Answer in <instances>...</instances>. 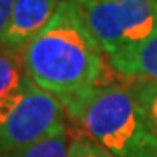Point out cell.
<instances>
[{
    "mask_svg": "<svg viewBox=\"0 0 157 157\" xmlns=\"http://www.w3.org/2000/svg\"><path fill=\"white\" fill-rule=\"evenodd\" d=\"M65 128L63 103L30 80L0 100V157L14 155Z\"/></svg>",
    "mask_w": 157,
    "mask_h": 157,
    "instance_id": "3",
    "label": "cell"
},
{
    "mask_svg": "<svg viewBox=\"0 0 157 157\" xmlns=\"http://www.w3.org/2000/svg\"><path fill=\"white\" fill-rule=\"evenodd\" d=\"M32 78L25 68L23 52L6 49L0 45V100L14 94Z\"/></svg>",
    "mask_w": 157,
    "mask_h": 157,
    "instance_id": "6",
    "label": "cell"
},
{
    "mask_svg": "<svg viewBox=\"0 0 157 157\" xmlns=\"http://www.w3.org/2000/svg\"><path fill=\"white\" fill-rule=\"evenodd\" d=\"M110 67L133 80H157V30L145 40L108 56Z\"/></svg>",
    "mask_w": 157,
    "mask_h": 157,
    "instance_id": "5",
    "label": "cell"
},
{
    "mask_svg": "<svg viewBox=\"0 0 157 157\" xmlns=\"http://www.w3.org/2000/svg\"><path fill=\"white\" fill-rule=\"evenodd\" d=\"M131 86L143 107L152 131L157 136V80H133Z\"/></svg>",
    "mask_w": 157,
    "mask_h": 157,
    "instance_id": "8",
    "label": "cell"
},
{
    "mask_svg": "<svg viewBox=\"0 0 157 157\" xmlns=\"http://www.w3.org/2000/svg\"><path fill=\"white\" fill-rule=\"evenodd\" d=\"M72 119L113 157H157V136L131 84L98 86Z\"/></svg>",
    "mask_w": 157,
    "mask_h": 157,
    "instance_id": "2",
    "label": "cell"
},
{
    "mask_svg": "<svg viewBox=\"0 0 157 157\" xmlns=\"http://www.w3.org/2000/svg\"><path fill=\"white\" fill-rule=\"evenodd\" d=\"M14 2L16 0H0V37L6 32V26L9 23V17H11Z\"/></svg>",
    "mask_w": 157,
    "mask_h": 157,
    "instance_id": "10",
    "label": "cell"
},
{
    "mask_svg": "<svg viewBox=\"0 0 157 157\" xmlns=\"http://www.w3.org/2000/svg\"><path fill=\"white\" fill-rule=\"evenodd\" d=\"M70 143H72V138H70L68 128H65L33 145L23 148L11 157H67Z\"/></svg>",
    "mask_w": 157,
    "mask_h": 157,
    "instance_id": "7",
    "label": "cell"
},
{
    "mask_svg": "<svg viewBox=\"0 0 157 157\" xmlns=\"http://www.w3.org/2000/svg\"><path fill=\"white\" fill-rule=\"evenodd\" d=\"M67 157H113V155L84 135L72 138Z\"/></svg>",
    "mask_w": 157,
    "mask_h": 157,
    "instance_id": "9",
    "label": "cell"
},
{
    "mask_svg": "<svg viewBox=\"0 0 157 157\" xmlns=\"http://www.w3.org/2000/svg\"><path fill=\"white\" fill-rule=\"evenodd\" d=\"M63 0H16L0 45L23 52V49L49 25Z\"/></svg>",
    "mask_w": 157,
    "mask_h": 157,
    "instance_id": "4",
    "label": "cell"
},
{
    "mask_svg": "<svg viewBox=\"0 0 157 157\" xmlns=\"http://www.w3.org/2000/svg\"><path fill=\"white\" fill-rule=\"evenodd\" d=\"M105 59L107 54L87 30L73 0H63L49 25L23 49L32 82L56 96L70 117L86 96L101 86Z\"/></svg>",
    "mask_w": 157,
    "mask_h": 157,
    "instance_id": "1",
    "label": "cell"
}]
</instances>
